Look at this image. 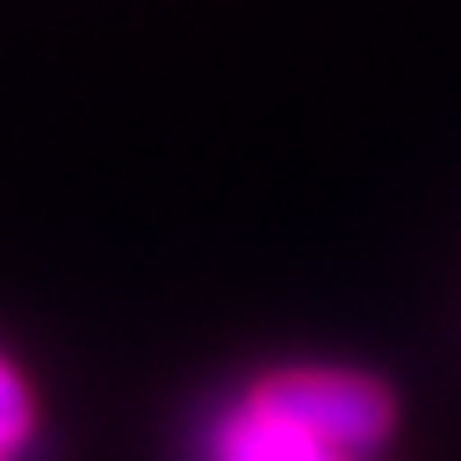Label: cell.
Segmentation results:
<instances>
[{"mask_svg":"<svg viewBox=\"0 0 461 461\" xmlns=\"http://www.w3.org/2000/svg\"><path fill=\"white\" fill-rule=\"evenodd\" d=\"M0 461H11V451H5V446H0Z\"/></svg>","mask_w":461,"mask_h":461,"instance_id":"obj_4","label":"cell"},{"mask_svg":"<svg viewBox=\"0 0 461 461\" xmlns=\"http://www.w3.org/2000/svg\"><path fill=\"white\" fill-rule=\"evenodd\" d=\"M221 461H348L344 451H329L318 446L308 430L287 426V420H272L262 411H241L221 426Z\"/></svg>","mask_w":461,"mask_h":461,"instance_id":"obj_2","label":"cell"},{"mask_svg":"<svg viewBox=\"0 0 461 461\" xmlns=\"http://www.w3.org/2000/svg\"><path fill=\"white\" fill-rule=\"evenodd\" d=\"M251 411L308 430L329 451H369L395 430V400L369 375L344 369H287L251 390Z\"/></svg>","mask_w":461,"mask_h":461,"instance_id":"obj_1","label":"cell"},{"mask_svg":"<svg viewBox=\"0 0 461 461\" xmlns=\"http://www.w3.org/2000/svg\"><path fill=\"white\" fill-rule=\"evenodd\" d=\"M26 436H32V400H26V384L16 379V369L0 359V446L16 451Z\"/></svg>","mask_w":461,"mask_h":461,"instance_id":"obj_3","label":"cell"}]
</instances>
